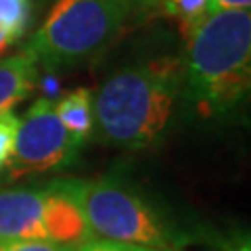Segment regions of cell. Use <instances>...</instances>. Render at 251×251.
I'll return each mask as SVG.
<instances>
[{
	"label": "cell",
	"mask_w": 251,
	"mask_h": 251,
	"mask_svg": "<svg viewBox=\"0 0 251 251\" xmlns=\"http://www.w3.org/2000/svg\"><path fill=\"white\" fill-rule=\"evenodd\" d=\"M155 0H57L25 52L46 69H72L103 54Z\"/></svg>",
	"instance_id": "3"
},
{
	"label": "cell",
	"mask_w": 251,
	"mask_h": 251,
	"mask_svg": "<svg viewBox=\"0 0 251 251\" xmlns=\"http://www.w3.org/2000/svg\"><path fill=\"white\" fill-rule=\"evenodd\" d=\"M214 251H251V241L247 232L232 234L226 241H222Z\"/></svg>",
	"instance_id": "14"
},
{
	"label": "cell",
	"mask_w": 251,
	"mask_h": 251,
	"mask_svg": "<svg viewBox=\"0 0 251 251\" xmlns=\"http://www.w3.org/2000/svg\"><path fill=\"white\" fill-rule=\"evenodd\" d=\"M251 0H211V13L220 11H249Z\"/></svg>",
	"instance_id": "15"
},
{
	"label": "cell",
	"mask_w": 251,
	"mask_h": 251,
	"mask_svg": "<svg viewBox=\"0 0 251 251\" xmlns=\"http://www.w3.org/2000/svg\"><path fill=\"white\" fill-rule=\"evenodd\" d=\"M17 128H19V115L13 109L0 111V172L6 170L11 163Z\"/></svg>",
	"instance_id": "11"
},
{
	"label": "cell",
	"mask_w": 251,
	"mask_h": 251,
	"mask_svg": "<svg viewBox=\"0 0 251 251\" xmlns=\"http://www.w3.org/2000/svg\"><path fill=\"white\" fill-rule=\"evenodd\" d=\"M75 251H161L151 247H136V245H126V243L115 241H103V239H88L82 245H77Z\"/></svg>",
	"instance_id": "13"
},
{
	"label": "cell",
	"mask_w": 251,
	"mask_h": 251,
	"mask_svg": "<svg viewBox=\"0 0 251 251\" xmlns=\"http://www.w3.org/2000/svg\"><path fill=\"white\" fill-rule=\"evenodd\" d=\"M31 19V0H0V54L25 34Z\"/></svg>",
	"instance_id": "9"
},
{
	"label": "cell",
	"mask_w": 251,
	"mask_h": 251,
	"mask_svg": "<svg viewBox=\"0 0 251 251\" xmlns=\"http://www.w3.org/2000/svg\"><path fill=\"white\" fill-rule=\"evenodd\" d=\"M155 6L176 19L184 38H188L211 15V0H155Z\"/></svg>",
	"instance_id": "10"
},
{
	"label": "cell",
	"mask_w": 251,
	"mask_h": 251,
	"mask_svg": "<svg viewBox=\"0 0 251 251\" xmlns=\"http://www.w3.org/2000/svg\"><path fill=\"white\" fill-rule=\"evenodd\" d=\"M40 67L29 52H17L0 59V111L13 109L27 99L38 86Z\"/></svg>",
	"instance_id": "7"
},
{
	"label": "cell",
	"mask_w": 251,
	"mask_h": 251,
	"mask_svg": "<svg viewBox=\"0 0 251 251\" xmlns=\"http://www.w3.org/2000/svg\"><path fill=\"white\" fill-rule=\"evenodd\" d=\"M82 209L92 239L180 251L182 239L149 203L113 178L84 180Z\"/></svg>",
	"instance_id": "5"
},
{
	"label": "cell",
	"mask_w": 251,
	"mask_h": 251,
	"mask_svg": "<svg viewBox=\"0 0 251 251\" xmlns=\"http://www.w3.org/2000/svg\"><path fill=\"white\" fill-rule=\"evenodd\" d=\"M182 86L201 115L232 111L251 86V13H211L186 38Z\"/></svg>",
	"instance_id": "2"
},
{
	"label": "cell",
	"mask_w": 251,
	"mask_h": 251,
	"mask_svg": "<svg viewBox=\"0 0 251 251\" xmlns=\"http://www.w3.org/2000/svg\"><path fill=\"white\" fill-rule=\"evenodd\" d=\"M94 92L90 88H74L54 103V111L63 128L69 132L77 145H84L94 132V111H92Z\"/></svg>",
	"instance_id": "8"
},
{
	"label": "cell",
	"mask_w": 251,
	"mask_h": 251,
	"mask_svg": "<svg viewBox=\"0 0 251 251\" xmlns=\"http://www.w3.org/2000/svg\"><path fill=\"white\" fill-rule=\"evenodd\" d=\"M84 180L0 188V241H49L77 247L92 239L82 209Z\"/></svg>",
	"instance_id": "4"
},
{
	"label": "cell",
	"mask_w": 251,
	"mask_h": 251,
	"mask_svg": "<svg viewBox=\"0 0 251 251\" xmlns=\"http://www.w3.org/2000/svg\"><path fill=\"white\" fill-rule=\"evenodd\" d=\"M182 88V63L172 57L120 69L92 99L94 132L105 145L145 149L153 145L174 111Z\"/></svg>",
	"instance_id": "1"
},
{
	"label": "cell",
	"mask_w": 251,
	"mask_h": 251,
	"mask_svg": "<svg viewBox=\"0 0 251 251\" xmlns=\"http://www.w3.org/2000/svg\"><path fill=\"white\" fill-rule=\"evenodd\" d=\"M82 145L69 136L50 99H38L19 120L9 172L13 178L42 174L69 166Z\"/></svg>",
	"instance_id": "6"
},
{
	"label": "cell",
	"mask_w": 251,
	"mask_h": 251,
	"mask_svg": "<svg viewBox=\"0 0 251 251\" xmlns=\"http://www.w3.org/2000/svg\"><path fill=\"white\" fill-rule=\"evenodd\" d=\"M0 251H75V247L49 241H0Z\"/></svg>",
	"instance_id": "12"
}]
</instances>
